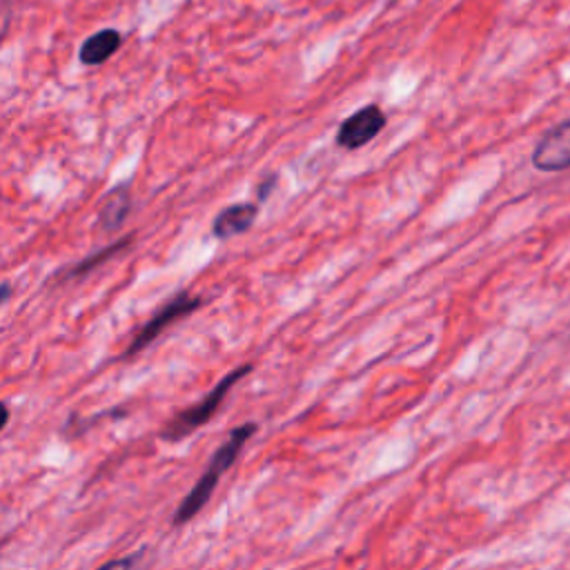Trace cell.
Returning a JSON list of instances; mask_svg holds the SVG:
<instances>
[{
  "instance_id": "obj_11",
  "label": "cell",
  "mask_w": 570,
  "mask_h": 570,
  "mask_svg": "<svg viewBox=\"0 0 570 570\" xmlns=\"http://www.w3.org/2000/svg\"><path fill=\"white\" fill-rule=\"evenodd\" d=\"M274 185H276V176H274V174H269L265 180H261V183H258V187H256V196H258V200H265V198L269 196V191L274 189Z\"/></svg>"
},
{
  "instance_id": "obj_6",
  "label": "cell",
  "mask_w": 570,
  "mask_h": 570,
  "mask_svg": "<svg viewBox=\"0 0 570 570\" xmlns=\"http://www.w3.org/2000/svg\"><path fill=\"white\" fill-rule=\"evenodd\" d=\"M258 216L256 203H234L220 209L212 223V234L218 240H229L238 234H245Z\"/></svg>"
},
{
  "instance_id": "obj_4",
  "label": "cell",
  "mask_w": 570,
  "mask_h": 570,
  "mask_svg": "<svg viewBox=\"0 0 570 570\" xmlns=\"http://www.w3.org/2000/svg\"><path fill=\"white\" fill-rule=\"evenodd\" d=\"M385 122H387V118L379 105H365V107L356 109L354 114H350L338 125L336 145L347 151L361 149L363 145L372 142L379 136V131L385 127Z\"/></svg>"
},
{
  "instance_id": "obj_1",
  "label": "cell",
  "mask_w": 570,
  "mask_h": 570,
  "mask_svg": "<svg viewBox=\"0 0 570 570\" xmlns=\"http://www.w3.org/2000/svg\"><path fill=\"white\" fill-rule=\"evenodd\" d=\"M256 432V423H243L238 428H234L229 432V436L220 443V448L214 452V456L209 459L205 472L198 476V481L191 485V490L185 494V499L180 501V505L174 512V525H183L187 521H191L209 501L214 488L218 485L220 476L234 465L236 456L240 454L243 445L247 443V439Z\"/></svg>"
},
{
  "instance_id": "obj_10",
  "label": "cell",
  "mask_w": 570,
  "mask_h": 570,
  "mask_svg": "<svg viewBox=\"0 0 570 570\" xmlns=\"http://www.w3.org/2000/svg\"><path fill=\"white\" fill-rule=\"evenodd\" d=\"M140 559H142V552H134L129 557H118L114 561H107L98 570H138Z\"/></svg>"
},
{
  "instance_id": "obj_7",
  "label": "cell",
  "mask_w": 570,
  "mask_h": 570,
  "mask_svg": "<svg viewBox=\"0 0 570 570\" xmlns=\"http://www.w3.org/2000/svg\"><path fill=\"white\" fill-rule=\"evenodd\" d=\"M120 45H122L120 31H116V29H100V31H96L94 36H89L80 45L78 58H80V62L96 67V65L107 62L120 49Z\"/></svg>"
},
{
  "instance_id": "obj_8",
  "label": "cell",
  "mask_w": 570,
  "mask_h": 570,
  "mask_svg": "<svg viewBox=\"0 0 570 570\" xmlns=\"http://www.w3.org/2000/svg\"><path fill=\"white\" fill-rule=\"evenodd\" d=\"M129 205H131L129 187H125V185L114 187V189L105 196V200H102V205H100V212H98L100 229H105V232L118 229V227L125 223L127 214H129Z\"/></svg>"
},
{
  "instance_id": "obj_2",
  "label": "cell",
  "mask_w": 570,
  "mask_h": 570,
  "mask_svg": "<svg viewBox=\"0 0 570 570\" xmlns=\"http://www.w3.org/2000/svg\"><path fill=\"white\" fill-rule=\"evenodd\" d=\"M249 372H252V365L245 363V365L232 370L229 374H225L198 403L185 407L183 412H178V414L165 425L163 439H165V441H180V439H185L187 434H191L194 430H198L200 425H205V423L216 414V410H218L220 403L225 401L227 392H229L245 374H249Z\"/></svg>"
},
{
  "instance_id": "obj_5",
  "label": "cell",
  "mask_w": 570,
  "mask_h": 570,
  "mask_svg": "<svg viewBox=\"0 0 570 570\" xmlns=\"http://www.w3.org/2000/svg\"><path fill=\"white\" fill-rule=\"evenodd\" d=\"M530 160L539 171H563L570 167V118L543 134Z\"/></svg>"
},
{
  "instance_id": "obj_13",
  "label": "cell",
  "mask_w": 570,
  "mask_h": 570,
  "mask_svg": "<svg viewBox=\"0 0 570 570\" xmlns=\"http://www.w3.org/2000/svg\"><path fill=\"white\" fill-rule=\"evenodd\" d=\"M9 294H11V287H9L7 283H2V285H0V305H2V301H7Z\"/></svg>"
},
{
  "instance_id": "obj_12",
  "label": "cell",
  "mask_w": 570,
  "mask_h": 570,
  "mask_svg": "<svg viewBox=\"0 0 570 570\" xmlns=\"http://www.w3.org/2000/svg\"><path fill=\"white\" fill-rule=\"evenodd\" d=\"M9 423V407L0 401V432L4 430V425Z\"/></svg>"
},
{
  "instance_id": "obj_3",
  "label": "cell",
  "mask_w": 570,
  "mask_h": 570,
  "mask_svg": "<svg viewBox=\"0 0 570 570\" xmlns=\"http://www.w3.org/2000/svg\"><path fill=\"white\" fill-rule=\"evenodd\" d=\"M203 305V298L189 294V292H178L176 296H171L140 330L138 334L134 336L131 345L127 347L125 356H134L138 354L140 350H145L149 343H154L171 323L189 316L191 312H196L198 307Z\"/></svg>"
},
{
  "instance_id": "obj_9",
  "label": "cell",
  "mask_w": 570,
  "mask_h": 570,
  "mask_svg": "<svg viewBox=\"0 0 570 570\" xmlns=\"http://www.w3.org/2000/svg\"><path fill=\"white\" fill-rule=\"evenodd\" d=\"M129 243H131V236H127V238H122V240H116V243H111V245H107V247H102V249L94 252L91 256L82 258L78 265L69 267V269H67V274H65V281H71V278H82V276H87L91 269H96L98 265L107 263L111 256H116L118 252H122V249H125Z\"/></svg>"
}]
</instances>
